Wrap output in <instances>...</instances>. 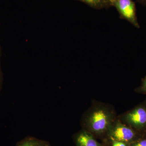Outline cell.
<instances>
[{
    "mask_svg": "<svg viewBox=\"0 0 146 146\" xmlns=\"http://www.w3.org/2000/svg\"><path fill=\"white\" fill-rule=\"evenodd\" d=\"M136 137V131L122 122L117 117L109 131L107 138L109 140H115L130 144L135 141Z\"/></svg>",
    "mask_w": 146,
    "mask_h": 146,
    "instance_id": "3",
    "label": "cell"
},
{
    "mask_svg": "<svg viewBox=\"0 0 146 146\" xmlns=\"http://www.w3.org/2000/svg\"><path fill=\"white\" fill-rule=\"evenodd\" d=\"M72 138L76 146H103L95 136L83 129L74 134Z\"/></svg>",
    "mask_w": 146,
    "mask_h": 146,
    "instance_id": "5",
    "label": "cell"
},
{
    "mask_svg": "<svg viewBox=\"0 0 146 146\" xmlns=\"http://www.w3.org/2000/svg\"><path fill=\"white\" fill-rule=\"evenodd\" d=\"M110 141L112 146H129V144L124 142L112 140H110Z\"/></svg>",
    "mask_w": 146,
    "mask_h": 146,
    "instance_id": "9",
    "label": "cell"
},
{
    "mask_svg": "<svg viewBox=\"0 0 146 146\" xmlns=\"http://www.w3.org/2000/svg\"><path fill=\"white\" fill-rule=\"evenodd\" d=\"M137 91L143 93H146V76L143 79L141 86L138 88Z\"/></svg>",
    "mask_w": 146,
    "mask_h": 146,
    "instance_id": "10",
    "label": "cell"
},
{
    "mask_svg": "<svg viewBox=\"0 0 146 146\" xmlns=\"http://www.w3.org/2000/svg\"><path fill=\"white\" fill-rule=\"evenodd\" d=\"M129 146H146V139L135 141L129 144Z\"/></svg>",
    "mask_w": 146,
    "mask_h": 146,
    "instance_id": "8",
    "label": "cell"
},
{
    "mask_svg": "<svg viewBox=\"0 0 146 146\" xmlns=\"http://www.w3.org/2000/svg\"><path fill=\"white\" fill-rule=\"evenodd\" d=\"M16 146H51L48 141L28 136L18 142Z\"/></svg>",
    "mask_w": 146,
    "mask_h": 146,
    "instance_id": "6",
    "label": "cell"
},
{
    "mask_svg": "<svg viewBox=\"0 0 146 146\" xmlns=\"http://www.w3.org/2000/svg\"><path fill=\"white\" fill-rule=\"evenodd\" d=\"M117 117L112 106L95 100L82 115L80 123L82 129L96 138H107L109 131Z\"/></svg>",
    "mask_w": 146,
    "mask_h": 146,
    "instance_id": "1",
    "label": "cell"
},
{
    "mask_svg": "<svg viewBox=\"0 0 146 146\" xmlns=\"http://www.w3.org/2000/svg\"><path fill=\"white\" fill-rule=\"evenodd\" d=\"M112 6L117 9L121 18L126 20L136 28H140L136 4L133 0H114Z\"/></svg>",
    "mask_w": 146,
    "mask_h": 146,
    "instance_id": "4",
    "label": "cell"
},
{
    "mask_svg": "<svg viewBox=\"0 0 146 146\" xmlns=\"http://www.w3.org/2000/svg\"><path fill=\"white\" fill-rule=\"evenodd\" d=\"M84 3L92 8L96 9H108L112 6L109 0H76Z\"/></svg>",
    "mask_w": 146,
    "mask_h": 146,
    "instance_id": "7",
    "label": "cell"
},
{
    "mask_svg": "<svg viewBox=\"0 0 146 146\" xmlns=\"http://www.w3.org/2000/svg\"><path fill=\"white\" fill-rule=\"evenodd\" d=\"M109 1L111 2V3H112V2H113V1H114V0H109Z\"/></svg>",
    "mask_w": 146,
    "mask_h": 146,
    "instance_id": "13",
    "label": "cell"
},
{
    "mask_svg": "<svg viewBox=\"0 0 146 146\" xmlns=\"http://www.w3.org/2000/svg\"><path fill=\"white\" fill-rule=\"evenodd\" d=\"M136 1L143 6L146 7V0H136Z\"/></svg>",
    "mask_w": 146,
    "mask_h": 146,
    "instance_id": "11",
    "label": "cell"
},
{
    "mask_svg": "<svg viewBox=\"0 0 146 146\" xmlns=\"http://www.w3.org/2000/svg\"><path fill=\"white\" fill-rule=\"evenodd\" d=\"M117 118L135 131L144 129L146 128V106H138L118 116Z\"/></svg>",
    "mask_w": 146,
    "mask_h": 146,
    "instance_id": "2",
    "label": "cell"
},
{
    "mask_svg": "<svg viewBox=\"0 0 146 146\" xmlns=\"http://www.w3.org/2000/svg\"><path fill=\"white\" fill-rule=\"evenodd\" d=\"M1 46H0V62H1ZM1 67H0V82H1Z\"/></svg>",
    "mask_w": 146,
    "mask_h": 146,
    "instance_id": "12",
    "label": "cell"
}]
</instances>
